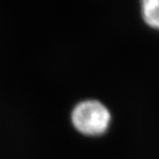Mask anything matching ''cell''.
<instances>
[{"mask_svg": "<svg viewBox=\"0 0 159 159\" xmlns=\"http://www.w3.org/2000/svg\"><path fill=\"white\" fill-rule=\"evenodd\" d=\"M140 8L144 22L159 31V0H140Z\"/></svg>", "mask_w": 159, "mask_h": 159, "instance_id": "obj_2", "label": "cell"}, {"mask_svg": "<svg viewBox=\"0 0 159 159\" xmlns=\"http://www.w3.org/2000/svg\"><path fill=\"white\" fill-rule=\"evenodd\" d=\"M70 120L74 129L80 135L99 136L109 128L111 113L101 102L86 98L74 105L70 114Z\"/></svg>", "mask_w": 159, "mask_h": 159, "instance_id": "obj_1", "label": "cell"}]
</instances>
